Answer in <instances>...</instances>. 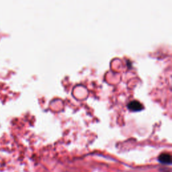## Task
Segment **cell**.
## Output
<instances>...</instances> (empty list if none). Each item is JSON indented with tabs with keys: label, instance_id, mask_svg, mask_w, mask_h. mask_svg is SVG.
Masks as SVG:
<instances>
[{
	"label": "cell",
	"instance_id": "7a4b0ae2",
	"mask_svg": "<svg viewBox=\"0 0 172 172\" xmlns=\"http://www.w3.org/2000/svg\"><path fill=\"white\" fill-rule=\"evenodd\" d=\"M158 160L160 163L164 164H171V157L169 154L163 153L161 154L158 157Z\"/></svg>",
	"mask_w": 172,
	"mask_h": 172
},
{
	"label": "cell",
	"instance_id": "6da1fadb",
	"mask_svg": "<svg viewBox=\"0 0 172 172\" xmlns=\"http://www.w3.org/2000/svg\"><path fill=\"white\" fill-rule=\"evenodd\" d=\"M128 109L131 111L134 112H139L143 109V106L142 105L141 103H140L138 101H132L128 104Z\"/></svg>",
	"mask_w": 172,
	"mask_h": 172
}]
</instances>
